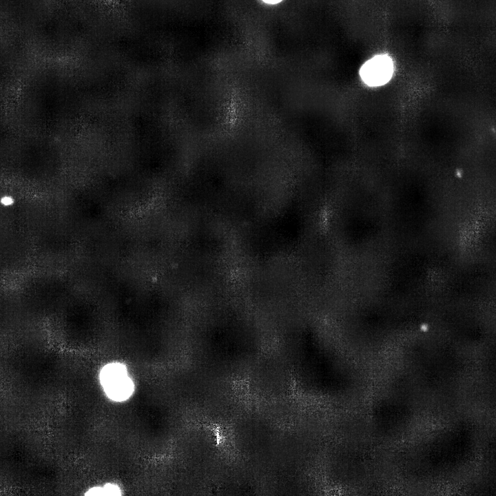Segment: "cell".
Wrapping results in <instances>:
<instances>
[{
  "label": "cell",
  "instance_id": "obj_1",
  "mask_svg": "<svg viewBox=\"0 0 496 496\" xmlns=\"http://www.w3.org/2000/svg\"><path fill=\"white\" fill-rule=\"evenodd\" d=\"M37 59L25 33L0 30V85L22 81Z\"/></svg>",
  "mask_w": 496,
  "mask_h": 496
},
{
  "label": "cell",
  "instance_id": "obj_2",
  "mask_svg": "<svg viewBox=\"0 0 496 496\" xmlns=\"http://www.w3.org/2000/svg\"><path fill=\"white\" fill-rule=\"evenodd\" d=\"M475 66L482 96L484 120L496 112V37L466 41Z\"/></svg>",
  "mask_w": 496,
  "mask_h": 496
},
{
  "label": "cell",
  "instance_id": "obj_3",
  "mask_svg": "<svg viewBox=\"0 0 496 496\" xmlns=\"http://www.w3.org/2000/svg\"><path fill=\"white\" fill-rule=\"evenodd\" d=\"M468 172L484 197L496 196V112L484 122L482 136Z\"/></svg>",
  "mask_w": 496,
  "mask_h": 496
},
{
  "label": "cell",
  "instance_id": "obj_4",
  "mask_svg": "<svg viewBox=\"0 0 496 496\" xmlns=\"http://www.w3.org/2000/svg\"><path fill=\"white\" fill-rule=\"evenodd\" d=\"M45 6V0H0V30L26 33Z\"/></svg>",
  "mask_w": 496,
  "mask_h": 496
},
{
  "label": "cell",
  "instance_id": "obj_5",
  "mask_svg": "<svg viewBox=\"0 0 496 496\" xmlns=\"http://www.w3.org/2000/svg\"><path fill=\"white\" fill-rule=\"evenodd\" d=\"M100 380L106 394L113 400H125L133 393V382L125 366L121 364L112 363L105 366L101 371Z\"/></svg>",
  "mask_w": 496,
  "mask_h": 496
},
{
  "label": "cell",
  "instance_id": "obj_6",
  "mask_svg": "<svg viewBox=\"0 0 496 496\" xmlns=\"http://www.w3.org/2000/svg\"><path fill=\"white\" fill-rule=\"evenodd\" d=\"M393 72V63L390 56L379 54L366 61L360 70L362 81L369 86L386 83Z\"/></svg>",
  "mask_w": 496,
  "mask_h": 496
},
{
  "label": "cell",
  "instance_id": "obj_7",
  "mask_svg": "<svg viewBox=\"0 0 496 496\" xmlns=\"http://www.w3.org/2000/svg\"><path fill=\"white\" fill-rule=\"evenodd\" d=\"M87 495H121L120 489L114 484H107L103 488H92L86 493Z\"/></svg>",
  "mask_w": 496,
  "mask_h": 496
},
{
  "label": "cell",
  "instance_id": "obj_8",
  "mask_svg": "<svg viewBox=\"0 0 496 496\" xmlns=\"http://www.w3.org/2000/svg\"><path fill=\"white\" fill-rule=\"evenodd\" d=\"M1 201L2 204H3V205H12V203H13V199H12V197L5 196V197H3V198H1Z\"/></svg>",
  "mask_w": 496,
  "mask_h": 496
},
{
  "label": "cell",
  "instance_id": "obj_9",
  "mask_svg": "<svg viewBox=\"0 0 496 496\" xmlns=\"http://www.w3.org/2000/svg\"><path fill=\"white\" fill-rule=\"evenodd\" d=\"M262 1L267 3L275 4V3H278L280 2L282 0H262Z\"/></svg>",
  "mask_w": 496,
  "mask_h": 496
}]
</instances>
